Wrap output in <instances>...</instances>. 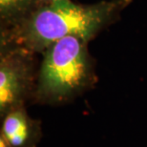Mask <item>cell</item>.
I'll list each match as a JSON object with an SVG mask.
<instances>
[{"instance_id": "cell-3", "label": "cell", "mask_w": 147, "mask_h": 147, "mask_svg": "<svg viewBox=\"0 0 147 147\" xmlns=\"http://www.w3.org/2000/svg\"><path fill=\"white\" fill-rule=\"evenodd\" d=\"M34 53L0 44V117L33 100L38 70Z\"/></svg>"}, {"instance_id": "cell-7", "label": "cell", "mask_w": 147, "mask_h": 147, "mask_svg": "<svg viewBox=\"0 0 147 147\" xmlns=\"http://www.w3.org/2000/svg\"><path fill=\"white\" fill-rule=\"evenodd\" d=\"M52 1H55V0H39L40 5L41 4H46V3H50V2H52Z\"/></svg>"}, {"instance_id": "cell-4", "label": "cell", "mask_w": 147, "mask_h": 147, "mask_svg": "<svg viewBox=\"0 0 147 147\" xmlns=\"http://www.w3.org/2000/svg\"><path fill=\"white\" fill-rule=\"evenodd\" d=\"M2 119L0 135L11 147H37L42 138L41 122L29 116L26 106H19Z\"/></svg>"}, {"instance_id": "cell-2", "label": "cell", "mask_w": 147, "mask_h": 147, "mask_svg": "<svg viewBox=\"0 0 147 147\" xmlns=\"http://www.w3.org/2000/svg\"><path fill=\"white\" fill-rule=\"evenodd\" d=\"M89 42L67 36L51 44L42 54L33 101L45 105L71 102L96 82Z\"/></svg>"}, {"instance_id": "cell-1", "label": "cell", "mask_w": 147, "mask_h": 147, "mask_svg": "<svg viewBox=\"0 0 147 147\" xmlns=\"http://www.w3.org/2000/svg\"><path fill=\"white\" fill-rule=\"evenodd\" d=\"M132 2L101 0L78 4L72 0H55L41 4L20 24L0 31V44L22 46L37 55L67 36H78L90 42L119 20Z\"/></svg>"}, {"instance_id": "cell-5", "label": "cell", "mask_w": 147, "mask_h": 147, "mask_svg": "<svg viewBox=\"0 0 147 147\" xmlns=\"http://www.w3.org/2000/svg\"><path fill=\"white\" fill-rule=\"evenodd\" d=\"M38 6L39 0H0V31L20 24Z\"/></svg>"}, {"instance_id": "cell-6", "label": "cell", "mask_w": 147, "mask_h": 147, "mask_svg": "<svg viewBox=\"0 0 147 147\" xmlns=\"http://www.w3.org/2000/svg\"><path fill=\"white\" fill-rule=\"evenodd\" d=\"M0 147H11L2 135H0Z\"/></svg>"}]
</instances>
